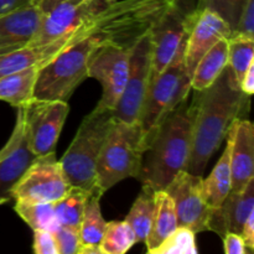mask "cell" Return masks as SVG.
I'll use <instances>...</instances> for the list:
<instances>
[{
    "mask_svg": "<svg viewBox=\"0 0 254 254\" xmlns=\"http://www.w3.org/2000/svg\"><path fill=\"white\" fill-rule=\"evenodd\" d=\"M196 92L192 148L186 170L193 175H202L230 127L248 108L250 96L241 91L228 64L211 86Z\"/></svg>",
    "mask_w": 254,
    "mask_h": 254,
    "instance_id": "1",
    "label": "cell"
},
{
    "mask_svg": "<svg viewBox=\"0 0 254 254\" xmlns=\"http://www.w3.org/2000/svg\"><path fill=\"white\" fill-rule=\"evenodd\" d=\"M195 98L181 102L160 122L146 140L138 179L151 190H164L186 170L192 148Z\"/></svg>",
    "mask_w": 254,
    "mask_h": 254,
    "instance_id": "2",
    "label": "cell"
},
{
    "mask_svg": "<svg viewBox=\"0 0 254 254\" xmlns=\"http://www.w3.org/2000/svg\"><path fill=\"white\" fill-rule=\"evenodd\" d=\"M173 0H113L89 19V34L99 44L133 49Z\"/></svg>",
    "mask_w": 254,
    "mask_h": 254,
    "instance_id": "3",
    "label": "cell"
},
{
    "mask_svg": "<svg viewBox=\"0 0 254 254\" xmlns=\"http://www.w3.org/2000/svg\"><path fill=\"white\" fill-rule=\"evenodd\" d=\"M113 121L112 109L97 106L82 121L71 145L59 160L71 186L103 196L97 188L96 168L102 145Z\"/></svg>",
    "mask_w": 254,
    "mask_h": 254,
    "instance_id": "4",
    "label": "cell"
},
{
    "mask_svg": "<svg viewBox=\"0 0 254 254\" xmlns=\"http://www.w3.org/2000/svg\"><path fill=\"white\" fill-rule=\"evenodd\" d=\"M145 151V138L139 123L114 118L97 160V188L104 193L129 178L138 179Z\"/></svg>",
    "mask_w": 254,
    "mask_h": 254,
    "instance_id": "5",
    "label": "cell"
},
{
    "mask_svg": "<svg viewBox=\"0 0 254 254\" xmlns=\"http://www.w3.org/2000/svg\"><path fill=\"white\" fill-rule=\"evenodd\" d=\"M99 41L91 34L72 44L39 71L34 97L68 102L77 87L88 78V62Z\"/></svg>",
    "mask_w": 254,
    "mask_h": 254,
    "instance_id": "6",
    "label": "cell"
},
{
    "mask_svg": "<svg viewBox=\"0 0 254 254\" xmlns=\"http://www.w3.org/2000/svg\"><path fill=\"white\" fill-rule=\"evenodd\" d=\"M185 44L179 49L173 61L160 72L151 76L139 114V126L146 140L160 122L175 107L188 98L191 88V77L185 64Z\"/></svg>",
    "mask_w": 254,
    "mask_h": 254,
    "instance_id": "7",
    "label": "cell"
},
{
    "mask_svg": "<svg viewBox=\"0 0 254 254\" xmlns=\"http://www.w3.org/2000/svg\"><path fill=\"white\" fill-rule=\"evenodd\" d=\"M196 17L193 0H173L150 32L151 76L160 73L186 42Z\"/></svg>",
    "mask_w": 254,
    "mask_h": 254,
    "instance_id": "8",
    "label": "cell"
},
{
    "mask_svg": "<svg viewBox=\"0 0 254 254\" xmlns=\"http://www.w3.org/2000/svg\"><path fill=\"white\" fill-rule=\"evenodd\" d=\"M25 133L35 155H46L56 150L57 141L68 116V103L59 99L31 98L19 107Z\"/></svg>",
    "mask_w": 254,
    "mask_h": 254,
    "instance_id": "9",
    "label": "cell"
},
{
    "mask_svg": "<svg viewBox=\"0 0 254 254\" xmlns=\"http://www.w3.org/2000/svg\"><path fill=\"white\" fill-rule=\"evenodd\" d=\"M113 0H30L41 14V25L30 44H45L69 34Z\"/></svg>",
    "mask_w": 254,
    "mask_h": 254,
    "instance_id": "10",
    "label": "cell"
},
{
    "mask_svg": "<svg viewBox=\"0 0 254 254\" xmlns=\"http://www.w3.org/2000/svg\"><path fill=\"white\" fill-rule=\"evenodd\" d=\"M56 150L37 156L11 191L14 201L56 202L71 189Z\"/></svg>",
    "mask_w": 254,
    "mask_h": 254,
    "instance_id": "11",
    "label": "cell"
},
{
    "mask_svg": "<svg viewBox=\"0 0 254 254\" xmlns=\"http://www.w3.org/2000/svg\"><path fill=\"white\" fill-rule=\"evenodd\" d=\"M133 49L99 44L88 62V77L102 86V97L97 107L112 109L118 104L129 73V61Z\"/></svg>",
    "mask_w": 254,
    "mask_h": 254,
    "instance_id": "12",
    "label": "cell"
},
{
    "mask_svg": "<svg viewBox=\"0 0 254 254\" xmlns=\"http://www.w3.org/2000/svg\"><path fill=\"white\" fill-rule=\"evenodd\" d=\"M202 183V175H193L183 170L164 189L174 201L178 225L189 228L196 235L208 231L213 210L206 200Z\"/></svg>",
    "mask_w": 254,
    "mask_h": 254,
    "instance_id": "13",
    "label": "cell"
},
{
    "mask_svg": "<svg viewBox=\"0 0 254 254\" xmlns=\"http://www.w3.org/2000/svg\"><path fill=\"white\" fill-rule=\"evenodd\" d=\"M151 78V41L146 32L133 47L126 87L113 109V116L126 123H138L141 104Z\"/></svg>",
    "mask_w": 254,
    "mask_h": 254,
    "instance_id": "14",
    "label": "cell"
},
{
    "mask_svg": "<svg viewBox=\"0 0 254 254\" xmlns=\"http://www.w3.org/2000/svg\"><path fill=\"white\" fill-rule=\"evenodd\" d=\"M36 158L29 146L21 109L17 108L11 135L0 150V206L12 200V189Z\"/></svg>",
    "mask_w": 254,
    "mask_h": 254,
    "instance_id": "15",
    "label": "cell"
},
{
    "mask_svg": "<svg viewBox=\"0 0 254 254\" xmlns=\"http://www.w3.org/2000/svg\"><path fill=\"white\" fill-rule=\"evenodd\" d=\"M89 34V20L78 29L45 44H29L0 56V77L29 67H40L51 61L61 51Z\"/></svg>",
    "mask_w": 254,
    "mask_h": 254,
    "instance_id": "16",
    "label": "cell"
},
{
    "mask_svg": "<svg viewBox=\"0 0 254 254\" xmlns=\"http://www.w3.org/2000/svg\"><path fill=\"white\" fill-rule=\"evenodd\" d=\"M232 34L230 24L216 11L196 9V17L185 45V64L189 76L192 77L201 57L221 39Z\"/></svg>",
    "mask_w": 254,
    "mask_h": 254,
    "instance_id": "17",
    "label": "cell"
},
{
    "mask_svg": "<svg viewBox=\"0 0 254 254\" xmlns=\"http://www.w3.org/2000/svg\"><path fill=\"white\" fill-rule=\"evenodd\" d=\"M231 138V190H242L254 178V128L248 119L237 118L228 129Z\"/></svg>",
    "mask_w": 254,
    "mask_h": 254,
    "instance_id": "18",
    "label": "cell"
},
{
    "mask_svg": "<svg viewBox=\"0 0 254 254\" xmlns=\"http://www.w3.org/2000/svg\"><path fill=\"white\" fill-rule=\"evenodd\" d=\"M254 211V178L242 190H231L227 197L211 213L208 231L221 238L227 232L241 233L243 223Z\"/></svg>",
    "mask_w": 254,
    "mask_h": 254,
    "instance_id": "19",
    "label": "cell"
},
{
    "mask_svg": "<svg viewBox=\"0 0 254 254\" xmlns=\"http://www.w3.org/2000/svg\"><path fill=\"white\" fill-rule=\"evenodd\" d=\"M41 25V14L30 2L0 14V52L7 54L29 45Z\"/></svg>",
    "mask_w": 254,
    "mask_h": 254,
    "instance_id": "20",
    "label": "cell"
},
{
    "mask_svg": "<svg viewBox=\"0 0 254 254\" xmlns=\"http://www.w3.org/2000/svg\"><path fill=\"white\" fill-rule=\"evenodd\" d=\"M178 226L173 198L165 190L154 191V213L145 240L148 253L158 247Z\"/></svg>",
    "mask_w": 254,
    "mask_h": 254,
    "instance_id": "21",
    "label": "cell"
},
{
    "mask_svg": "<svg viewBox=\"0 0 254 254\" xmlns=\"http://www.w3.org/2000/svg\"><path fill=\"white\" fill-rule=\"evenodd\" d=\"M101 197L98 193H91L86 202L81 226V250L79 254H101L99 243L106 230V220L102 216Z\"/></svg>",
    "mask_w": 254,
    "mask_h": 254,
    "instance_id": "22",
    "label": "cell"
},
{
    "mask_svg": "<svg viewBox=\"0 0 254 254\" xmlns=\"http://www.w3.org/2000/svg\"><path fill=\"white\" fill-rule=\"evenodd\" d=\"M228 64V37L213 45L196 64L191 77V88L202 91L213 83Z\"/></svg>",
    "mask_w": 254,
    "mask_h": 254,
    "instance_id": "23",
    "label": "cell"
},
{
    "mask_svg": "<svg viewBox=\"0 0 254 254\" xmlns=\"http://www.w3.org/2000/svg\"><path fill=\"white\" fill-rule=\"evenodd\" d=\"M39 71L40 67L34 66L0 77V101L19 108L34 98Z\"/></svg>",
    "mask_w": 254,
    "mask_h": 254,
    "instance_id": "24",
    "label": "cell"
},
{
    "mask_svg": "<svg viewBox=\"0 0 254 254\" xmlns=\"http://www.w3.org/2000/svg\"><path fill=\"white\" fill-rule=\"evenodd\" d=\"M227 136V144L223 154L218 159L217 164L215 165L210 175L203 179V193L207 200L208 205L212 208H217L223 202L231 191V164H230V153H231V138Z\"/></svg>",
    "mask_w": 254,
    "mask_h": 254,
    "instance_id": "25",
    "label": "cell"
},
{
    "mask_svg": "<svg viewBox=\"0 0 254 254\" xmlns=\"http://www.w3.org/2000/svg\"><path fill=\"white\" fill-rule=\"evenodd\" d=\"M91 193L84 189L72 186L64 197L54 202L59 226L79 230L86 202Z\"/></svg>",
    "mask_w": 254,
    "mask_h": 254,
    "instance_id": "26",
    "label": "cell"
},
{
    "mask_svg": "<svg viewBox=\"0 0 254 254\" xmlns=\"http://www.w3.org/2000/svg\"><path fill=\"white\" fill-rule=\"evenodd\" d=\"M14 210L32 231L47 230L55 232L59 227L52 202L15 201Z\"/></svg>",
    "mask_w": 254,
    "mask_h": 254,
    "instance_id": "27",
    "label": "cell"
},
{
    "mask_svg": "<svg viewBox=\"0 0 254 254\" xmlns=\"http://www.w3.org/2000/svg\"><path fill=\"white\" fill-rule=\"evenodd\" d=\"M154 213V190L143 186L140 193L134 201L126 220L135 233L136 241L145 242L150 230Z\"/></svg>",
    "mask_w": 254,
    "mask_h": 254,
    "instance_id": "28",
    "label": "cell"
},
{
    "mask_svg": "<svg viewBox=\"0 0 254 254\" xmlns=\"http://www.w3.org/2000/svg\"><path fill=\"white\" fill-rule=\"evenodd\" d=\"M135 243V233L127 221H111L106 225L99 251L101 254H124Z\"/></svg>",
    "mask_w": 254,
    "mask_h": 254,
    "instance_id": "29",
    "label": "cell"
},
{
    "mask_svg": "<svg viewBox=\"0 0 254 254\" xmlns=\"http://www.w3.org/2000/svg\"><path fill=\"white\" fill-rule=\"evenodd\" d=\"M252 64H254V39L228 37V66L238 84Z\"/></svg>",
    "mask_w": 254,
    "mask_h": 254,
    "instance_id": "30",
    "label": "cell"
},
{
    "mask_svg": "<svg viewBox=\"0 0 254 254\" xmlns=\"http://www.w3.org/2000/svg\"><path fill=\"white\" fill-rule=\"evenodd\" d=\"M196 233L178 226L150 254H197Z\"/></svg>",
    "mask_w": 254,
    "mask_h": 254,
    "instance_id": "31",
    "label": "cell"
},
{
    "mask_svg": "<svg viewBox=\"0 0 254 254\" xmlns=\"http://www.w3.org/2000/svg\"><path fill=\"white\" fill-rule=\"evenodd\" d=\"M245 1L246 0H197L196 9L213 10L220 16H222L233 30L237 24Z\"/></svg>",
    "mask_w": 254,
    "mask_h": 254,
    "instance_id": "32",
    "label": "cell"
},
{
    "mask_svg": "<svg viewBox=\"0 0 254 254\" xmlns=\"http://www.w3.org/2000/svg\"><path fill=\"white\" fill-rule=\"evenodd\" d=\"M54 233L60 254H79V250H81L79 230L59 226Z\"/></svg>",
    "mask_w": 254,
    "mask_h": 254,
    "instance_id": "33",
    "label": "cell"
},
{
    "mask_svg": "<svg viewBox=\"0 0 254 254\" xmlns=\"http://www.w3.org/2000/svg\"><path fill=\"white\" fill-rule=\"evenodd\" d=\"M231 36L254 39V0H246ZM230 36V37H231Z\"/></svg>",
    "mask_w": 254,
    "mask_h": 254,
    "instance_id": "34",
    "label": "cell"
},
{
    "mask_svg": "<svg viewBox=\"0 0 254 254\" xmlns=\"http://www.w3.org/2000/svg\"><path fill=\"white\" fill-rule=\"evenodd\" d=\"M32 251L36 254H60L55 233L47 230H35Z\"/></svg>",
    "mask_w": 254,
    "mask_h": 254,
    "instance_id": "35",
    "label": "cell"
},
{
    "mask_svg": "<svg viewBox=\"0 0 254 254\" xmlns=\"http://www.w3.org/2000/svg\"><path fill=\"white\" fill-rule=\"evenodd\" d=\"M223 252L226 254H247L248 248L242 236L236 232H227L222 237Z\"/></svg>",
    "mask_w": 254,
    "mask_h": 254,
    "instance_id": "36",
    "label": "cell"
},
{
    "mask_svg": "<svg viewBox=\"0 0 254 254\" xmlns=\"http://www.w3.org/2000/svg\"><path fill=\"white\" fill-rule=\"evenodd\" d=\"M240 235L242 236L248 251L252 252L254 250V211L248 216L246 222L243 223V227L241 230Z\"/></svg>",
    "mask_w": 254,
    "mask_h": 254,
    "instance_id": "37",
    "label": "cell"
},
{
    "mask_svg": "<svg viewBox=\"0 0 254 254\" xmlns=\"http://www.w3.org/2000/svg\"><path fill=\"white\" fill-rule=\"evenodd\" d=\"M240 88L243 93L250 97L254 93V64H251L242 81L240 82Z\"/></svg>",
    "mask_w": 254,
    "mask_h": 254,
    "instance_id": "38",
    "label": "cell"
},
{
    "mask_svg": "<svg viewBox=\"0 0 254 254\" xmlns=\"http://www.w3.org/2000/svg\"><path fill=\"white\" fill-rule=\"evenodd\" d=\"M30 4V0H0V14Z\"/></svg>",
    "mask_w": 254,
    "mask_h": 254,
    "instance_id": "39",
    "label": "cell"
},
{
    "mask_svg": "<svg viewBox=\"0 0 254 254\" xmlns=\"http://www.w3.org/2000/svg\"><path fill=\"white\" fill-rule=\"evenodd\" d=\"M84 1H92V0H84Z\"/></svg>",
    "mask_w": 254,
    "mask_h": 254,
    "instance_id": "40",
    "label": "cell"
},
{
    "mask_svg": "<svg viewBox=\"0 0 254 254\" xmlns=\"http://www.w3.org/2000/svg\"><path fill=\"white\" fill-rule=\"evenodd\" d=\"M1 55H5V54H2V52H0V56H1Z\"/></svg>",
    "mask_w": 254,
    "mask_h": 254,
    "instance_id": "41",
    "label": "cell"
}]
</instances>
